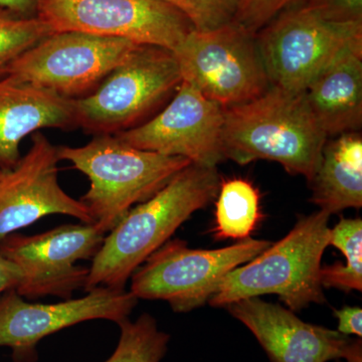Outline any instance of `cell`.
<instances>
[{
    "label": "cell",
    "instance_id": "1",
    "mask_svg": "<svg viewBox=\"0 0 362 362\" xmlns=\"http://www.w3.org/2000/svg\"><path fill=\"white\" fill-rule=\"evenodd\" d=\"M221 177L216 168L189 164L160 190L128 211L106 233L92 259L84 290H125L131 276L178 228L216 199Z\"/></svg>",
    "mask_w": 362,
    "mask_h": 362
},
{
    "label": "cell",
    "instance_id": "2",
    "mask_svg": "<svg viewBox=\"0 0 362 362\" xmlns=\"http://www.w3.org/2000/svg\"><path fill=\"white\" fill-rule=\"evenodd\" d=\"M327 140L304 93L271 86L252 101L223 108V154L240 165L275 161L309 182Z\"/></svg>",
    "mask_w": 362,
    "mask_h": 362
},
{
    "label": "cell",
    "instance_id": "3",
    "mask_svg": "<svg viewBox=\"0 0 362 362\" xmlns=\"http://www.w3.org/2000/svg\"><path fill=\"white\" fill-rule=\"evenodd\" d=\"M58 156L89 178V189L80 201L105 233L192 164L182 157L135 148L115 134L95 135L84 146H58Z\"/></svg>",
    "mask_w": 362,
    "mask_h": 362
},
{
    "label": "cell",
    "instance_id": "4",
    "mask_svg": "<svg viewBox=\"0 0 362 362\" xmlns=\"http://www.w3.org/2000/svg\"><path fill=\"white\" fill-rule=\"evenodd\" d=\"M329 218L323 211L301 216L282 240L226 274L207 303L226 307L247 298L276 294L293 312L323 304L320 269L329 246Z\"/></svg>",
    "mask_w": 362,
    "mask_h": 362
},
{
    "label": "cell",
    "instance_id": "5",
    "mask_svg": "<svg viewBox=\"0 0 362 362\" xmlns=\"http://www.w3.org/2000/svg\"><path fill=\"white\" fill-rule=\"evenodd\" d=\"M182 82L175 54L138 45L94 92L73 100L76 127L94 135L117 134L139 125Z\"/></svg>",
    "mask_w": 362,
    "mask_h": 362
},
{
    "label": "cell",
    "instance_id": "6",
    "mask_svg": "<svg viewBox=\"0 0 362 362\" xmlns=\"http://www.w3.org/2000/svg\"><path fill=\"white\" fill-rule=\"evenodd\" d=\"M173 52L182 82L223 108L252 101L271 87L257 35L233 21L192 30Z\"/></svg>",
    "mask_w": 362,
    "mask_h": 362
},
{
    "label": "cell",
    "instance_id": "7",
    "mask_svg": "<svg viewBox=\"0 0 362 362\" xmlns=\"http://www.w3.org/2000/svg\"><path fill=\"white\" fill-rule=\"evenodd\" d=\"M272 245L252 238L218 250H197L185 240H169L131 276L138 300H163L176 313L204 306L226 274L256 258Z\"/></svg>",
    "mask_w": 362,
    "mask_h": 362
},
{
    "label": "cell",
    "instance_id": "8",
    "mask_svg": "<svg viewBox=\"0 0 362 362\" xmlns=\"http://www.w3.org/2000/svg\"><path fill=\"white\" fill-rule=\"evenodd\" d=\"M257 42L271 86L303 93L343 49L362 42V23H331L308 7H290L257 33Z\"/></svg>",
    "mask_w": 362,
    "mask_h": 362
},
{
    "label": "cell",
    "instance_id": "9",
    "mask_svg": "<svg viewBox=\"0 0 362 362\" xmlns=\"http://www.w3.org/2000/svg\"><path fill=\"white\" fill-rule=\"evenodd\" d=\"M35 16L52 33L78 32L173 52L194 30L160 0H37Z\"/></svg>",
    "mask_w": 362,
    "mask_h": 362
},
{
    "label": "cell",
    "instance_id": "10",
    "mask_svg": "<svg viewBox=\"0 0 362 362\" xmlns=\"http://www.w3.org/2000/svg\"><path fill=\"white\" fill-rule=\"evenodd\" d=\"M138 45L84 33H54L23 52L7 76L65 99H81L94 92Z\"/></svg>",
    "mask_w": 362,
    "mask_h": 362
},
{
    "label": "cell",
    "instance_id": "11",
    "mask_svg": "<svg viewBox=\"0 0 362 362\" xmlns=\"http://www.w3.org/2000/svg\"><path fill=\"white\" fill-rule=\"evenodd\" d=\"M106 233L95 223H68L35 235L11 233L0 240V256L21 273L16 291L25 299L56 296L71 299L84 289L89 268L78 262L93 259Z\"/></svg>",
    "mask_w": 362,
    "mask_h": 362
},
{
    "label": "cell",
    "instance_id": "12",
    "mask_svg": "<svg viewBox=\"0 0 362 362\" xmlns=\"http://www.w3.org/2000/svg\"><path fill=\"white\" fill-rule=\"evenodd\" d=\"M137 303L130 291L107 287L54 304L30 303L11 289L0 295V347L11 349L14 362H35L44 338L86 321L119 324L129 318Z\"/></svg>",
    "mask_w": 362,
    "mask_h": 362
},
{
    "label": "cell",
    "instance_id": "13",
    "mask_svg": "<svg viewBox=\"0 0 362 362\" xmlns=\"http://www.w3.org/2000/svg\"><path fill=\"white\" fill-rule=\"evenodd\" d=\"M223 125V107L207 99L194 86L181 82L175 97L160 113L115 135L137 149L216 168L226 160Z\"/></svg>",
    "mask_w": 362,
    "mask_h": 362
},
{
    "label": "cell",
    "instance_id": "14",
    "mask_svg": "<svg viewBox=\"0 0 362 362\" xmlns=\"http://www.w3.org/2000/svg\"><path fill=\"white\" fill-rule=\"evenodd\" d=\"M59 161L58 146L33 133L28 153L0 177V240L49 214L93 223L85 204L59 185Z\"/></svg>",
    "mask_w": 362,
    "mask_h": 362
},
{
    "label": "cell",
    "instance_id": "15",
    "mask_svg": "<svg viewBox=\"0 0 362 362\" xmlns=\"http://www.w3.org/2000/svg\"><path fill=\"white\" fill-rule=\"evenodd\" d=\"M244 324L271 362H328L344 359L352 339L337 330L304 322L290 309L259 297L226 307Z\"/></svg>",
    "mask_w": 362,
    "mask_h": 362
},
{
    "label": "cell",
    "instance_id": "16",
    "mask_svg": "<svg viewBox=\"0 0 362 362\" xmlns=\"http://www.w3.org/2000/svg\"><path fill=\"white\" fill-rule=\"evenodd\" d=\"M76 127L73 100L21 80L0 78V169L21 160V143L40 129Z\"/></svg>",
    "mask_w": 362,
    "mask_h": 362
},
{
    "label": "cell",
    "instance_id": "17",
    "mask_svg": "<svg viewBox=\"0 0 362 362\" xmlns=\"http://www.w3.org/2000/svg\"><path fill=\"white\" fill-rule=\"evenodd\" d=\"M304 96L327 137L362 126V42L343 49L314 78Z\"/></svg>",
    "mask_w": 362,
    "mask_h": 362
},
{
    "label": "cell",
    "instance_id": "18",
    "mask_svg": "<svg viewBox=\"0 0 362 362\" xmlns=\"http://www.w3.org/2000/svg\"><path fill=\"white\" fill-rule=\"evenodd\" d=\"M310 202L331 214L362 206V137L344 133L327 140L313 177Z\"/></svg>",
    "mask_w": 362,
    "mask_h": 362
},
{
    "label": "cell",
    "instance_id": "19",
    "mask_svg": "<svg viewBox=\"0 0 362 362\" xmlns=\"http://www.w3.org/2000/svg\"><path fill=\"white\" fill-rule=\"evenodd\" d=\"M216 199V225L213 230L216 239H247L263 220L261 194L250 180H221Z\"/></svg>",
    "mask_w": 362,
    "mask_h": 362
},
{
    "label": "cell",
    "instance_id": "20",
    "mask_svg": "<svg viewBox=\"0 0 362 362\" xmlns=\"http://www.w3.org/2000/svg\"><path fill=\"white\" fill-rule=\"evenodd\" d=\"M329 245L339 249L346 258V265L335 263L321 267L320 281L323 288L341 291L362 290V220L341 218L330 228Z\"/></svg>",
    "mask_w": 362,
    "mask_h": 362
},
{
    "label": "cell",
    "instance_id": "21",
    "mask_svg": "<svg viewBox=\"0 0 362 362\" xmlns=\"http://www.w3.org/2000/svg\"><path fill=\"white\" fill-rule=\"evenodd\" d=\"M118 325V345L104 362H160L165 356L170 337L159 329L150 314H142L135 321L125 319Z\"/></svg>",
    "mask_w": 362,
    "mask_h": 362
},
{
    "label": "cell",
    "instance_id": "22",
    "mask_svg": "<svg viewBox=\"0 0 362 362\" xmlns=\"http://www.w3.org/2000/svg\"><path fill=\"white\" fill-rule=\"evenodd\" d=\"M52 33L37 16H25L0 6V78L7 76L9 66L23 52Z\"/></svg>",
    "mask_w": 362,
    "mask_h": 362
},
{
    "label": "cell",
    "instance_id": "23",
    "mask_svg": "<svg viewBox=\"0 0 362 362\" xmlns=\"http://www.w3.org/2000/svg\"><path fill=\"white\" fill-rule=\"evenodd\" d=\"M185 14L195 30L206 32L233 21L237 0H160Z\"/></svg>",
    "mask_w": 362,
    "mask_h": 362
},
{
    "label": "cell",
    "instance_id": "24",
    "mask_svg": "<svg viewBox=\"0 0 362 362\" xmlns=\"http://www.w3.org/2000/svg\"><path fill=\"white\" fill-rule=\"evenodd\" d=\"M301 0H237L233 23L257 35L286 9Z\"/></svg>",
    "mask_w": 362,
    "mask_h": 362
},
{
    "label": "cell",
    "instance_id": "25",
    "mask_svg": "<svg viewBox=\"0 0 362 362\" xmlns=\"http://www.w3.org/2000/svg\"><path fill=\"white\" fill-rule=\"evenodd\" d=\"M303 6L331 23H362V0H305Z\"/></svg>",
    "mask_w": 362,
    "mask_h": 362
},
{
    "label": "cell",
    "instance_id": "26",
    "mask_svg": "<svg viewBox=\"0 0 362 362\" xmlns=\"http://www.w3.org/2000/svg\"><path fill=\"white\" fill-rule=\"evenodd\" d=\"M338 320L337 331L345 337L356 335L362 337V310L361 307L346 306L334 310Z\"/></svg>",
    "mask_w": 362,
    "mask_h": 362
},
{
    "label": "cell",
    "instance_id": "27",
    "mask_svg": "<svg viewBox=\"0 0 362 362\" xmlns=\"http://www.w3.org/2000/svg\"><path fill=\"white\" fill-rule=\"evenodd\" d=\"M21 280V273L11 261L0 256V295L11 289H16Z\"/></svg>",
    "mask_w": 362,
    "mask_h": 362
},
{
    "label": "cell",
    "instance_id": "28",
    "mask_svg": "<svg viewBox=\"0 0 362 362\" xmlns=\"http://www.w3.org/2000/svg\"><path fill=\"white\" fill-rule=\"evenodd\" d=\"M0 6L25 16H35L37 0H0Z\"/></svg>",
    "mask_w": 362,
    "mask_h": 362
},
{
    "label": "cell",
    "instance_id": "29",
    "mask_svg": "<svg viewBox=\"0 0 362 362\" xmlns=\"http://www.w3.org/2000/svg\"><path fill=\"white\" fill-rule=\"evenodd\" d=\"M344 359L346 362H362L361 338L352 339Z\"/></svg>",
    "mask_w": 362,
    "mask_h": 362
},
{
    "label": "cell",
    "instance_id": "30",
    "mask_svg": "<svg viewBox=\"0 0 362 362\" xmlns=\"http://www.w3.org/2000/svg\"><path fill=\"white\" fill-rule=\"evenodd\" d=\"M4 171H2L1 169H0V177H1L2 175H4Z\"/></svg>",
    "mask_w": 362,
    "mask_h": 362
},
{
    "label": "cell",
    "instance_id": "31",
    "mask_svg": "<svg viewBox=\"0 0 362 362\" xmlns=\"http://www.w3.org/2000/svg\"><path fill=\"white\" fill-rule=\"evenodd\" d=\"M337 362H341V361H337Z\"/></svg>",
    "mask_w": 362,
    "mask_h": 362
}]
</instances>
